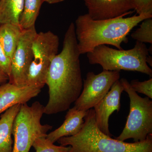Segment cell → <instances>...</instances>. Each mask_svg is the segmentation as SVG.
<instances>
[{
	"label": "cell",
	"mask_w": 152,
	"mask_h": 152,
	"mask_svg": "<svg viewBox=\"0 0 152 152\" xmlns=\"http://www.w3.org/2000/svg\"><path fill=\"white\" fill-rule=\"evenodd\" d=\"M75 23L69 26L65 34L61 51L53 58L47 73L48 102L44 114L53 115L69 109L83 90L80 56Z\"/></svg>",
	"instance_id": "1"
},
{
	"label": "cell",
	"mask_w": 152,
	"mask_h": 152,
	"mask_svg": "<svg viewBox=\"0 0 152 152\" xmlns=\"http://www.w3.org/2000/svg\"><path fill=\"white\" fill-rule=\"evenodd\" d=\"M124 17L96 20L91 18L88 14L79 16L75 26L80 54L91 52L101 45H110L122 50V44L128 42L127 36L131 31L145 19L152 18V15Z\"/></svg>",
	"instance_id": "2"
},
{
	"label": "cell",
	"mask_w": 152,
	"mask_h": 152,
	"mask_svg": "<svg viewBox=\"0 0 152 152\" xmlns=\"http://www.w3.org/2000/svg\"><path fill=\"white\" fill-rule=\"evenodd\" d=\"M60 145L70 146L68 152H152V134L143 141L126 142L112 138L100 130L94 110L91 109L77 134L59 139Z\"/></svg>",
	"instance_id": "3"
},
{
	"label": "cell",
	"mask_w": 152,
	"mask_h": 152,
	"mask_svg": "<svg viewBox=\"0 0 152 152\" xmlns=\"http://www.w3.org/2000/svg\"><path fill=\"white\" fill-rule=\"evenodd\" d=\"M149 50L145 43L136 41L133 48L119 50L101 45L87 53L89 63L100 65L103 70L138 72L152 77V70L147 59Z\"/></svg>",
	"instance_id": "4"
},
{
	"label": "cell",
	"mask_w": 152,
	"mask_h": 152,
	"mask_svg": "<svg viewBox=\"0 0 152 152\" xmlns=\"http://www.w3.org/2000/svg\"><path fill=\"white\" fill-rule=\"evenodd\" d=\"M44 108L39 102H35L31 106L27 103L21 105L13 126L12 152H29L36 139L47 136V132L52 129V126L41 124Z\"/></svg>",
	"instance_id": "5"
},
{
	"label": "cell",
	"mask_w": 152,
	"mask_h": 152,
	"mask_svg": "<svg viewBox=\"0 0 152 152\" xmlns=\"http://www.w3.org/2000/svg\"><path fill=\"white\" fill-rule=\"evenodd\" d=\"M120 81L129 98L130 111L125 127L116 139L121 141L129 139L134 142L143 141L152 134V101L148 97L139 96L126 79Z\"/></svg>",
	"instance_id": "6"
},
{
	"label": "cell",
	"mask_w": 152,
	"mask_h": 152,
	"mask_svg": "<svg viewBox=\"0 0 152 152\" xmlns=\"http://www.w3.org/2000/svg\"><path fill=\"white\" fill-rule=\"evenodd\" d=\"M59 44L58 37L50 31L37 33L33 41V59L26 85L43 88L50 65L58 54Z\"/></svg>",
	"instance_id": "7"
},
{
	"label": "cell",
	"mask_w": 152,
	"mask_h": 152,
	"mask_svg": "<svg viewBox=\"0 0 152 152\" xmlns=\"http://www.w3.org/2000/svg\"><path fill=\"white\" fill-rule=\"evenodd\" d=\"M120 77L118 71L103 70L98 74L89 72L74 107L80 110L92 109L104 97L115 83L120 80Z\"/></svg>",
	"instance_id": "8"
},
{
	"label": "cell",
	"mask_w": 152,
	"mask_h": 152,
	"mask_svg": "<svg viewBox=\"0 0 152 152\" xmlns=\"http://www.w3.org/2000/svg\"><path fill=\"white\" fill-rule=\"evenodd\" d=\"M35 26L23 30L11 58V73L9 82L18 86L26 85L28 71L33 59L32 45L37 34Z\"/></svg>",
	"instance_id": "9"
},
{
	"label": "cell",
	"mask_w": 152,
	"mask_h": 152,
	"mask_svg": "<svg viewBox=\"0 0 152 152\" xmlns=\"http://www.w3.org/2000/svg\"><path fill=\"white\" fill-rule=\"evenodd\" d=\"M88 15L96 20L115 18L133 13L132 0H83Z\"/></svg>",
	"instance_id": "10"
},
{
	"label": "cell",
	"mask_w": 152,
	"mask_h": 152,
	"mask_svg": "<svg viewBox=\"0 0 152 152\" xmlns=\"http://www.w3.org/2000/svg\"><path fill=\"white\" fill-rule=\"evenodd\" d=\"M124 91L120 80L117 81L104 97L94 107L98 128L101 132L110 137L112 134L109 130V119L115 111H119L121 95Z\"/></svg>",
	"instance_id": "11"
},
{
	"label": "cell",
	"mask_w": 152,
	"mask_h": 152,
	"mask_svg": "<svg viewBox=\"0 0 152 152\" xmlns=\"http://www.w3.org/2000/svg\"><path fill=\"white\" fill-rule=\"evenodd\" d=\"M42 88L26 85L18 86L8 83L0 86V114L15 105L27 103L37 96Z\"/></svg>",
	"instance_id": "12"
},
{
	"label": "cell",
	"mask_w": 152,
	"mask_h": 152,
	"mask_svg": "<svg viewBox=\"0 0 152 152\" xmlns=\"http://www.w3.org/2000/svg\"><path fill=\"white\" fill-rule=\"evenodd\" d=\"M88 111L80 110L74 107L69 109L61 126L48 134L47 138L54 143L63 137H70L77 134L83 126L84 118Z\"/></svg>",
	"instance_id": "13"
},
{
	"label": "cell",
	"mask_w": 152,
	"mask_h": 152,
	"mask_svg": "<svg viewBox=\"0 0 152 152\" xmlns=\"http://www.w3.org/2000/svg\"><path fill=\"white\" fill-rule=\"evenodd\" d=\"M20 104L5 111L0 119V152H12V128L14 121L20 110Z\"/></svg>",
	"instance_id": "14"
},
{
	"label": "cell",
	"mask_w": 152,
	"mask_h": 152,
	"mask_svg": "<svg viewBox=\"0 0 152 152\" xmlns=\"http://www.w3.org/2000/svg\"><path fill=\"white\" fill-rule=\"evenodd\" d=\"M23 30L19 25L2 24L0 26V44L11 59L16 49Z\"/></svg>",
	"instance_id": "15"
},
{
	"label": "cell",
	"mask_w": 152,
	"mask_h": 152,
	"mask_svg": "<svg viewBox=\"0 0 152 152\" xmlns=\"http://www.w3.org/2000/svg\"><path fill=\"white\" fill-rule=\"evenodd\" d=\"M24 0H1L0 23L19 25Z\"/></svg>",
	"instance_id": "16"
},
{
	"label": "cell",
	"mask_w": 152,
	"mask_h": 152,
	"mask_svg": "<svg viewBox=\"0 0 152 152\" xmlns=\"http://www.w3.org/2000/svg\"><path fill=\"white\" fill-rule=\"evenodd\" d=\"M43 0H24L23 9L20 18L19 25L23 30L35 27Z\"/></svg>",
	"instance_id": "17"
},
{
	"label": "cell",
	"mask_w": 152,
	"mask_h": 152,
	"mask_svg": "<svg viewBox=\"0 0 152 152\" xmlns=\"http://www.w3.org/2000/svg\"><path fill=\"white\" fill-rule=\"evenodd\" d=\"M140 27L132 33L131 37L136 41L143 43L152 44V19H145Z\"/></svg>",
	"instance_id": "18"
},
{
	"label": "cell",
	"mask_w": 152,
	"mask_h": 152,
	"mask_svg": "<svg viewBox=\"0 0 152 152\" xmlns=\"http://www.w3.org/2000/svg\"><path fill=\"white\" fill-rule=\"evenodd\" d=\"M46 138V136L36 139L32 145L36 152H68L70 146L55 145Z\"/></svg>",
	"instance_id": "19"
},
{
	"label": "cell",
	"mask_w": 152,
	"mask_h": 152,
	"mask_svg": "<svg viewBox=\"0 0 152 152\" xmlns=\"http://www.w3.org/2000/svg\"><path fill=\"white\" fill-rule=\"evenodd\" d=\"M130 85L136 92L143 94L149 99H152V78L143 82L139 81L138 80H133Z\"/></svg>",
	"instance_id": "20"
},
{
	"label": "cell",
	"mask_w": 152,
	"mask_h": 152,
	"mask_svg": "<svg viewBox=\"0 0 152 152\" xmlns=\"http://www.w3.org/2000/svg\"><path fill=\"white\" fill-rule=\"evenodd\" d=\"M137 15L151 14L152 0H132Z\"/></svg>",
	"instance_id": "21"
},
{
	"label": "cell",
	"mask_w": 152,
	"mask_h": 152,
	"mask_svg": "<svg viewBox=\"0 0 152 152\" xmlns=\"http://www.w3.org/2000/svg\"><path fill=\"white\" fill-rule=\"evenodd\" d=\"M0 69L8 77L9 79L11 73V59L6 54L1 44H0Z\"/></svg>",
	"instance_id": "22"
},
{
	"label": "cell",
	"mask_w": 152,
	"mask_h": 152,
	"mask_svg": "<svg viewBox=\"0 0 152 152\" xmlns=\"http://www.w3.org/2000/svg\"><path fill=\"white\" fill-rule=\"evenodd\" d=\"M9 79L8 77L0 69V86L7 83Z\"/></svg>",
	"instance_id": "23"
},
{
	"label": "cell",
	"mask_w": 152,
	"mask_h": 152,
	"mask_svg": "<svg viewBox=\"0 0 152 152\" xmlns=\"http://www.w3.org/2000/svg\"><path fill=\"white\" fill-rule=\"evenodd\" d=\"M65 0H43V2H46L49 4H55L62 2Z\"/></svg>",
	"instance_id": "24"
},
{
	"label": "cell",
	"mask_w": 152,
	"mask_h": 152,
	"mask_svg": "<svg viewBox=\"0 0 152 152\" xmlns=\"http://www.w3.org/2000/svg\"><path fill=\"white\" fill-rule=\"evenodd\" d=\"M1 26V23H0V26Z\"/></svg>",
	"instance_id": "25"
},
{
	"label": "cell",
	"mask_w": 152,
	"mask_h": 152,
	"mask_svg": "<svg viewBox=\"0 0 152 152\" xmlns=\"http://www.w3.org/2000/svg\"><path fill=\"white\" fill-rule=\"evenodd\" d=\"M0 1H1V0H0Z\"/></svg>",
	"instance_id": "26"
}]
</instances>
